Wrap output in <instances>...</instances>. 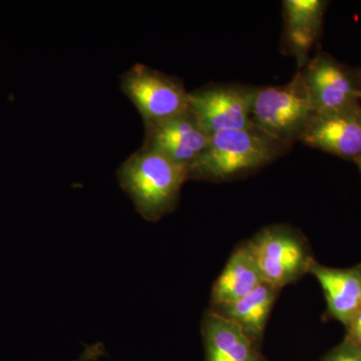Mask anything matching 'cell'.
Here are the masks:
<instances>
[{
    "instance_id": "8fae6325",
    "label": "cell",
    "mask_w": 361,
    "mask_h": 361,
    "mask_svg": "<svg viewBox=\"0 0 361 361\" xmlns=\"http://www.w3.org/2000/svg\"><path fill=\"white\" fill-rule=\"evenodd\" d=\"M310 273L324 292L329 314L348 329L361 310V265L334 268L315 261Z\"/></svg>"
},
{
    "instance_id": "3957f363",
    "label": "cell",
    "mask_w": 361,
    "mask_h": 361,
    "mask_svg": "<svg viewBox=\"0 0 361 361\" xmlns=\"http://www.w3.org/2000/svg\"><path fill=\"white\" fill-rule=\"evenodd\" d=\"M317 115L300 73L280 87L254 89L252 121L259 130L290 147Z\"/></svg>"
},
{
    "instance_id": "ba28073f",
    "label": "cell",
    "mask_w": 361,
    "mask_h": 361,
    "mask_svg": "<svg viewBox=\"0 0 361 361\" xmlns=\"http://www.w3.org/2000/svg\"><path fill=\"white\" fill-rule=\"evenodd\" d=\"M210 135L206 134L191 111L148 127L145 148L153 149L188 169L203 153Z\"/></svg>"
},
{
    "instance_id": "9c48e42d",
    "label": "cell",
    "mask_w": 361,
    "mask_h": 361,
    "mask_svg": "<svg viewBox=\"0 0 361 361\" xmlns=\"http://www.w3.org/2000/svg\"><path fill=\"white\" fill-rule=\"evenodd\" d=\"M299 142L355 160L361 157V111L353 108L338 113L317 114Z\"/></svg>"
},
{
    "instance_id": "2e32d148",
    "label": "cell",
    "mask_w": 361,
    "mask_h": 361,
    "mask_svg": "<svg viewBox=\"0 0 361 361\" xmlns=\"http://www.w3.org/2000/svg\"><path fill=\"white\" fill-rule=\"evenodd\" d=\"M345 339L361 348V310L346 329Z\"/></svg>"
},
{
    "instance_id": "8992f818",
    "label": "cell",
    "mask_w": 361,
    "mask_h": 361,
    "mask_svg": "<svg viewBox=\"0 0 361 361\" xmlns=\"http://www.w3.org/2000/svg\"><path fill=\"white\" fill-rule=\"evenodd\" d=\"M255 87L219 85L189 92V109L197 122L212 135L253 127L252 103Z\"/></svg>"
},
{
    "instance_id": "4fadbf2b",
    "label": "cell",
    "mask_w": 361,
    "mask_h": 361,
    "mask_svg": "<svg viewBox=\"0 0 361 361\" xmlns=\"http://www.w3.org/2000/svg\"><path fill=\"white\" fill-rule=\"evenodd\" d=\"M264 282L246 243L237 247L213 285L210 307L238 300Z\"/></svg>"
},
{
    "instance_id": "7a4b0ae2",
    "label": "cell",
    "mask_w": 361,
    "mask_h": 361,
    "mask_svg": "<svg viewBox=\"0 0 361 361\" xmlns=\"http://www.w3.org/2000/svg\"><path fill=\"white\" fill-rule=\"evenodd\" d=\"M118 176L140 215L157 222L175 210L189 169L145 148L123 164Z\"/></svg>"
},
{
    "instance_id": "7c38bea8",
    "label": "cell",
    "mask_w": 361,
    "mask_h": 361,
    "mask_svg": "<svg viewBox=\"0 0 361 361\" xmlns=\"http://www.w3.org/2000/svg\"><path fill=\"white\" fill-rule=\"evenodd\" d=\"M279 292L276 287L263 282L255 290L238 300L209 310L238 325L252 341L260 346L264 338L271 311Z\"/></svg>"
},
{
    "instance_id": "277c9868",
    "label": "cell",
    "mask_w": 361,
    "mask_h": 361,
    "mask_svg": "<svg viewBox=\"0 0 361 361\" xmlns=\"http://www.w3.org/2000/svg\"><path fill=\"white\" fill-rule=\"evenodd\" d=\"M246 245L264 282L279 290L310 273L316 261L305 237L288 225L266 227Z\"/></svg>"
},
{
    "instance_id": "9a60e30c",
    "label": "cell",
    "mask_w": 361,
    "mask_h": 361,
    "mask_svg": "<svg viewBox=\"0 0 361 361\" xmlns=\"http://www.w3.org/2000/svg\"><path fill=\"white\" fill-rule=\"evenodd\" d=\"M320 361H361V348L344 338Z\"/></svg>"
},
{
    "instance_id": "30bf717a",
    "label": "cell",
    "mask_w": 361,
    "mask_h": 361,
    "mask_svg": "<svg viewBox=\"0 0 361 361\" xmlns=\"http://www.w3.org/2000/svg\"><path fill=\"white\" fill-rule=\"evenodd\" d=\"M205 361H267L238 325L209 310L201 324Z\"/></svg>"
},
{
    "instance_id": "52a82bcc",
    "label": "cell",
    "mask_w": 361,
    "mask_h": 361,
    "mask_svg": "<svg viewBox=\"0 0 361 361\" xmlns=\"http://www.w3.org/2000/svg\"><path fill=\"white\" fill-rule=\"evenodd\" d=\"M317 114H332L355 108L361 90L348 71L334 59L318 54L299 71Z\"/></svg>"
},
{
    "instance_id": "6da1fadb",
    "label": "cell",
    "mask_w": 361,
    "mask_h": 361,
    "mask_svg": "<svg viewBox=\"0 0 361 361\" xmlns=\"http://www.w3.org/2000/svg\"><path fill=\"white\" fill-rule=\"evenodd\" d=\"M290 148L256 126L212 135L189 169V180L226 182L264 167Z\"/></svg>"
},
{
    "instance_id": "5b68a950",
    "label": "cell",
    "mask_w": 361,
    "mask_h": 361,
    "mask_svg": "<svg viewBox=\"0 0 361 361\" xmlns=\"http://www.w3.org/2000/svg\"><path fill=\"white\" fill-rule=\"evenodd\" d=\"M123 92L146 122L158 125L189 111V92L174 78L144 66H135L123 78Z\"/></svg>"
},
{
    "instance_id": "5bb4252c",
    "label": "cell",
    "mask_w": 361,
    "mask_h": 361,
    "mask_svg": "<svg viewBox=\"0 0 361 361\" xmlns=\"http://www.w3.org/2000/svg\"><path fill=\"white\" fill-rule=\"evenodd\" d=\"M324 2L320 0H285L283 16L287 44L295 54L299 66L307 63L322 26Z\"/></svg>"
},
{
    "instance_id": "e0dca14e",
    "label": "cell",
    "mask_w": 361,
    "mask_h": 361,
    "mask_svg": "<svg viewBox=\"0 0 361 361\" xmlns=\"http://www.w3.org/2000/svg\"><path fill=\"white\" fill-rule=\"evenodd\" d=\"M355 161L356 164H357L358 168H360L361 173V157H358V158H356Z\"/></svg>"
},
{
    "instance_id": "ac0fdd59",
    "label": "cell",
    "mask_w": 361,
    "mask_h": 361,
    "mask_svg": "<svg viewBox=\"0 0 361 361\" xmlns=\"http://www.w3.org/2000/svg\"><path fill=\"white\" fill-rule=\"evenodd\" d=\"M360 97H361V94H360Z\"/></svg>"
}]
</instances>
